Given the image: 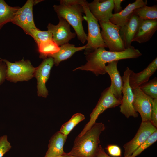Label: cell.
<instances>
[{"mask_svg": "<svg viewBox=\"0 0 157 157\" xmlns=\"http://www.w3.org/2000/svg\"><path fill=\"white\" fill-rule=\"evenodd\" d=\"M108 154L114 157H121L122 151L120 147L116 145H108L106 148Z\"/></svg>", "mask_w": 157, "mask_h": 157, "instance_id": "cell-30", "label": "cell"}, {"mask_svg": "<svg viewBox=\"0 0 157 157\" xmlns=\"http://www.w3.org/2000/svg\"><path fill=\"white\" fill-rule=\"evenodd\" d=\"M1 60H0V62L1 61Z\"/></svg>", "mask_w": 157, "mask_h": 157, "instance_id": "cell-36", "label": "cell"}, {"mask_svg": "<svg viewBox=\"0 0 157 157\" xmlns=\"http://www.w3.org/2000/svg\"><path fill=\"white\" fill-rule=\"evenodd\" d=\"M118 61H114L108 63L105 69L111 79V85L109 87L111 92L117 99L122 100L123 82L117 69Z\"/></svg>", "mask_w": 157, "mask_h": 157, "instance_id": "cell-15", "label": "cell"}, {"mask_svg": "<svg viewBox=\"0 0 157 157\" xmlns=\"http://www.w3.org/2000/svg\"><path fill=\"white\" fill-rule=\"evenodd\" d=\"M157 140V130L153 133L144 143L140 145L129 157H136L152 145Z\"/></svg>", "mask_w": 157, "mask_h": 157, "instance_id": "cell-28", "label": "cell"}, {"mask_svg": "<svg viewBox=\"0 0 157 157\" xmlns=\"http://www.w3.org/2000/svg\"><path fill=\"white\" fill-rule=\"evenodd\" d=\"M122 100L117 99L111 92L109 87L106 88L101 94L100 97L95 108L90 115V119L83 129L78 135L84 134L96 123L99 115L106 110L120 105Z\"/></svg>", "mask_w": 157, "mask_h": 157, "instance_id": "cell-6", "label": "cell"}, {"mask_svg": "<svg viewBox=\"0 0 157 157\" xmlns=\"http://www.w3.org/2000/svg\"><path fill=\"white\" fill-rule=\"evenodd\" d=\"M86 45L76 47L74 44L67 43L60 47V50L57 53L49 56L53 58L54 64L57 66L62 61L71 57L76 52L85 50Z\"/></svg>", "mask_w": 157, "mask_h": 157, "instance_id": "cell-21", "label": "cell"}, {"mask_svg": "<svg viewBox=\"0 0 157 157\" xmlns=\"http://www.w3.org/2000/svg\"><path fill=\"white\" fill-rule=\"evenodd\" d=\"M58 157H79L74 156V155H69V154H68L67 153H65L63 155Z\"/></svg>", "mask_w": 157, "mask_h": 157, "instance_id": "cell-35", "label": "cell"}, {"mask_svg": "<svg viewBox=\"0 0 157 157\" xmlns=\"http://www.w3.org/2000/svg\"><path fill=\"white\" fill-rule=\"evenodd\" d=\"M82 1V0H61L60 5H54L53 7L58 18H63L72 27L78 39L84 44L87 40V35L82 25V22L85 19L82 15L84 13Z\"/></svg>", "mask_w": 157, "mask_h": 157, "instance_id": "cell-2", "label": "cell"}, {"mask_svg": "<svg viewBox=\"0 0 157 157\" xmlns=\"http://www.w3.org/2000/svg\"><path fill=\"white\" fill-rule=\"evenodd\" d=\"M131 70L129 67H126L122 77L123 85L120 111L127 118L131 116L136 118L138 116V113L135 111L133 106V94L129 83V76Z\"/></svg>", "mask_w": 157, "mask_h": 157, "instance_id": "cell-8", "label": "cell"}, {"mask_svg": "<svg viewBox=\"0 0 157 157\" xmlns=\"http://www.w3.org/2000/svg\"><path fill=\"white\" fill-rule=\"evenodd\" d=\"M157 130L150 121L142 122L134 137L123 146L124 157L130 156L135 150Z\"/></svg>", "mask_w": 157, "mask_h": 157, "instance_id": "cell-10", "label": "cell"}, {"mask_svg": "<svg viewBox=\"0 0 157 157\" xmlns=\"http://www.w3.org/2000/svg\"><path fill=\"white\" fill-rule=\"evenodd\" d=\"M133 14L143 20L157 19V6L145 5L135 10Z\"/></svg>", "mask_w": 157, "mask_h": 157, "instance_id": "cell-24", "label": "cell"}, {"mask_svg": "<svg viewBox=\"0 0 157 157\" xmlns=\"http://www.w3.org/2000/svg\"><path fill=\"white\" fill-rule=\"evenodd\" d=\"M67 138L59 131L51 137L48 145V149L44 157H58L63 155V146Z\"/></svg>", "mask_w": 157, "mask_h": 157, "instance_id": "cell-20", "label": "cell"}, {"mask_svg": "<svg viewBox=\"0 0 157 157\" xmlns=\"http://www.w3.org/2000/svg\"><path fill=\"white\" fill-rule=\"evenodd\" d=\"M19 7H12L4 0H0V29L7 23L12 22Z\"/></svg>", "mask_w": 157, "mask_h": 157, "instance_id": "cell-22", "label": "cell"}, {"mask_svg": "<svg viewBox=\"0 0 157 157\" xmlns=\"http://www.w3.org/2000/svg\"><path fill=\"white\" fill-rule=\"evenodd\" d=\"M6 66V79L11 82L28 81L34 77L35 68L29 60L22 59L12 63L2 59Z\"/></svg>", "mask_w": 157, "mask_h": 157, "instance_id": "cell-5", "label": "cell"}, {"mask_svg": "<svg viewBox=\"0 0 157 157\" xmlns=\"http://www.w3.org/2000/svg\"><path fill=\"white\" fill-rule=\"evenodd\" d=\"M85 55L87 60L85 64L73 71L78 69L90 71L98 76L106 73L105 69L107 63L122 59L136 58L142 54L138 49L131 46L121 52L108 51L105 48L100 47Z\"/></svg>", "mask_w": 157, "mask_h": 157, "instance_id": "cell-1", "label": "cell"}, {"mask_svg": "<svg viewBox=\"0 0 157 157\" xmlns=\"http://www.w3.org/2000/svg\"><path fill=\"white\" fill-rule=\"evenodd\" d=\"M124 1L123 0H113L114 3L113 9L114 14L117 13L122 10V8L121 6L122 2Z\"/></svg>", "mask_w": 157, "mask_h": 157, "instance_id": "cell-33", "label": "cell"}, {"mask_svg": "<svg viewBox=\"0 0 157 157\" xmlns=\"http://www.w3.org/2000/svg\"><path fill=\"white\" fill-rule=\"evenodd\" d=\"M6 65L2 59H1L0 62V85L6 79Z\"/></svg>", "mask_w": 157, "mask_h": 157, "instance_id": "cell-32", "label": "cell"}, {"mask_svg": "<svg viewBox=\"0 0 157 157\" xmlns=\"http://www.w3.org/2000/svg\"><path fill=\"white\" fill-rule=\"evenodd\" d=\"M138 87L145 94L153 99H157V78L155 77Z\"/></svg>", "mask_w": 157, "mask_h": 157, "instance_id": "cell-26", "label": "cell"}, {"mask_svg": "<svg viewBox=\"0 0 157 157\" xmlns=\"http://www.w3.org/2000/svg\"><path fill=\"white\" fill-rule=\"evenodd\" d=\"M85 119L84 115L83 114L79 113H75L69 120L62 125L59 131L67 136L75 126Z\"/></svg>", "mask_w": 157, "mask_h": 157, "instance_id": "cell-25", "label": "cell"}, {"mask_svg": "<svg viewBox=\"0 0 157 157\" xmlns=\"http://www.w3.org/2000/svg\"><path fill=\"white\" fill-rule=\"evenodd\" d=\"M41 1L27 0L25 4L19 9L12 22L21 27L26 34L29 35L31 30L37 28L33 18V6L35 4Z\"/></svg>", "mask_w": 157, "mask_h": 157, "instance_id": "cell-9", "label": "cell"}, {"mask_svg": "<svg viewBox=\"0 0 157 157\" xmlns=\"http://www.w3.org/2000/svg\"><path fill=\"white\" fill-rule=\"evenodd\" d=\"M96 157H112L109 156L105 151L101 145H99L98 151Z\"/></svg>", "mask_w": 157, "mask_h": 157, "instance_id": "cell-34", "label": "cell"}, {"mask_svg": "<svg viewBox=\"0 0 157 157\" xmlns=\"http://www.w3.org/2000/svg\"><path fill=\"white\" fill-rule=\"evenodd\" d=\"M147 4V1L146 0H136L133 3L129 4L120 12L113 14L109 21L121 27L128 22L135 10Z\"/></svg>", "mask_w": 157, "mask_h": 157, "instance_id": "cell-17", "label": "cell"}, {"mask_svg": "<svg viewBox=\"0 0 157 157\" xmlns=\"http://www.w3.org/2000/svg\"><path fill=\"white\" fill-rule=\"evenodd\" d=\"M143 20L133 14L128 22L121 27L119 33L126 49L131 46V43Z\"/></svg>", "mask_w": 157, "mask_h": 157, "instance_id": "cell-16", "label": "cell"}, {"mask_svg": "<svg viewBox=\"0 0 157 157\" xmlns=\"http://www.w3.org/2000/svg\"><path fill=\"white\" fill-rule=\"evenodd\" d=\"M54 64L51 57L45 59L41 64L35 68L34 77L37 80V94L39 97L46 98L48 95V91L46 86L51 69Z\"/></svg>", "mask_w": 157, "mask_h": 157, "instance_id": "cell-12", "label": "cell"}, {"mask_svg": "<svg viewBox=\"0 0 157 157\" xmlns=\"http://www.w3.org/2000/svg\"><path fill=\"white\" fill-rule=\"evenodd\" d=\"M105 129L103 123L96 122L84 134L76 137L71 150L67 153L79 157H96L100 142L99 137Z\"/></svg>", "mask_w": 157, "mask_h": 157, "instance_id": "cell-3", "label": "cell"}, {"mask_svg": "<svg viewBox=\"0 0 157 157\" xmlns=\"http://www.w3.org/2000/svg\"><path fill=\"white\" fill-rule=\"evenodd\" d=\"M38 46L40 58L44 59L57 53L60 49V47L51 40L42 42Z\"/></svg>", "mask_w": 157, "mask_h": 157, "instance_id": "cell-23", "label": "cell"}, {"mask_svg": "<svg viewBox=\"0 0 157 157\" xmlns=\"http://www.w3.org/2000/svg\"><path fill=\"white\" fill-rule=\"evenodd\" d=\"M11 147V145L8 141L6 135H4L0 137V157H3L4 154L8 152Z\"/></svg>", "mask_w": 157, "mask_h": 157, "instance_id": "cell-29", "label": "cell"}, {"mask_svg": "<svg viewBox=\"0 0 157 157\" xmlns=\"http://www.w3.org/2000/svg\"><path fill=\"white\" fill-rule=\"evenodd\" d=\"M151 122L155 127H157V99H153Z\"/></svg>", "mask_w": 157, "mask_h": 157, "instance_id": "cell-31", "label": "cell"}, {"mask_svg": "<svg viewBox=\"0 0 157 157\" xmlns=\"http://www.w3.org/2000/svg\"><path fill=\"white\" fill-rule=\"evenodd\" d=\"M157 30V19L144 20L133 38L132 42L139 43L149 41Z\"/></svg>", "mask_w": 157, "mask_h": 157, "instance_id": "cell-19", "label": "cell"}, {"mask_svg": "<svg viewBox=\"0 0 157 157\" xmlns=\"http://www.w3.org/2000/svg\"><path fill=\"white\" fill-rule=\"evenodd\" d=\"M58 24L55 25L49 23L47 28L52 35L53 40L59 47L68 43L76 35L71 31L70 25L63 18H60Z\"/></svg>", "mask_w": 157, "mask_h": 157, "instance_id": "cell-13", "label": "cell"}, {"mask_svg": "<svg viewBox=\"0 0 157 157\" xmlns=\"http://www.w3.org/2000/svg\"><path fill=\"white\" fill-rule=\"evenodd\" d=\"M157 69L156 57L142 71L136 73L131 70L129 78V84L131 88L132 89L136 88L148 81Z\"/></svg>", "mask_w": 157, "mask_h": 157, "instance_id": "cell-18", "label": "cell"}, {"mask_svg": "<svg viewBox=\"0 0 157 157\" xmlns=\"http://www.w3.org/2000/svg\"><path fill=\"white\" fill-rule=\"evenodd\" d=\"M99 22L101 28V33L102 39L109 51L121 52L125 51L126 49L119 33L121 27L109 21Z\"/></svg>", "mask_w": 157, "mask_h": 157, "instance_id": "cell-7", "label": "cell"}, {"mask_svg": "<svg viewBox=\"0 0 157 157\" xmlns=\"http://www.w3.org/2000/svg\"><path fill=\"white\" fill-rule=\"evenodd\" d=\"M88 6L90 12L98 21H108L113 16V0H94L88 3Z\"/></svg>", "mask_w": 157, "mask_h": 157, "instance_id": "cell-14", "label": "cell"}, {"mask_svg": "<svg viewBox=\"0 0 157 157\" xmlns=\"http://www.w3.org/2000/svg\"><path fill=\"white\" fill-rule=\"evenodd\" d=\"M29 35L33 38L38 45L42 42L53 40L52 35L50 32L48 30L41 31L38 28L31 30Z\"/></svg>", "mask_w": 157, "mask_h": 157, "instance_id": "cell-27", "label": "cell"}, {"mask_svg": "<svg viewBox=\"0 0 157 157\" xmlns=\"http://www.w3.org/2000/svg\"><path fill=\"white\" fill-rule=\"evenodd\" d=\"M81 5L85 14L84 18L87 22L88 26L87 42L85 45V54L94 51L100 47L107 48L102 39L98 21L90 12L88 2L82 0Z\"/></svg>", "mask_w": 157, "mask_h": 157, "instance_id": "cell-4", "label": "cell"}, {"mask_svg": "<svg viewBox=\"0 0 157 157\" xmlns=\"http://www.w3.org/2000/svg\"><path fill=\"white\" fill-rule=\"evenodd\" d=\"M134 95L133 106L139 113L142 122L150 121L153 99L144 93L139 87L132 89Z\"/></svg>", "mask_w": 157, "mask_h": 157, "instance_id": "cell-11", "label": "cell"}]
</instances>
